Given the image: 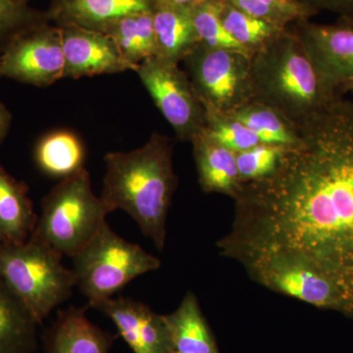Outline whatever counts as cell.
<instances>
[{
  "label": "cell",
  "instance_id": "obj_11",
  "mask_svg": "<svg viewBox=\"0 0 353 353\" xmlns=\"http://www.w3.org/2000/svg\"><path fill=\"white\" fill-rule=\"evenodd\" d=\"M290 27L334 87L340 90L341 85L353 81V20L340 17L329 25L301 20Z\"/></svg>",
  "mask_w": 353,
  "mask_h": 353
},
{
  "label": "cell",
  "instance_id": "obj_22",
  "mask_svg": "<svg viewBox=\"0 0 353 353\" xmlns=\"http://www.w3.org/2000/svg\"><path fill=\"white\" fill-rule=\"evenodd\" d=\"M228 115L240 121L265 145L294 148L301 141L299 126L278 109L262 102H248Z\"/></svg>",
  "mask_w": 353,
  "mask_h": 353
},
{
  "label": "cell",
  "instance_id": "obj_29",
  "mask_svg": "<svg viewBox=\"0 0 353 353\" xmlns=\"http://www.w3.org/2000/svg\"><path fill=\"white\" fill-rule=\"evenodd\" d=\"M41 22L43 16L28 0H0V53L14 37Z\"/></svg>",
  "mask_w": 353,
  "mask_h": 353
},
{
  "label": "cell",
  "instance_id": "obj_32",
  "mask_svg": "<svg viewBox=\"0 0 353 353\" xmlns=\"http://www.w3.org/2000/svg\"><path fill=\"white\" fill-rule=\"evenodd\" d=\"M171 3L175 6L185 7V8H192V7L197 6L204 0H168Z\"/></svg>",
  "mask_w": 353,
  "mask_h": 353
},
{
  "label": "cell",
  "instance_id": "obj_34",
  "mask_svg": "<svg viewBox=\"0 0 353 353\" xmlns=\"http://www.w3.org/2000/svg\"><path fill=\"white\" fill-rule=\"evenodd\" d=\"M2 78V76H1V72H0V79Z\"/></svg>",
  "mask_w": 353,
  "mask_h": 353
},
{
  "label": "cell",
  "instance_id": "obj_4",
  "mask_svg": "<svg viewBox=\"0 0 353 353\" xmlns=\"http://www.w3.org/2000/svg\"><path fill=\"white\" fill-rule=\"evenodd\" d=\"M112 209L95 196L90 173L83 168L60 181L41 202L31 238L66 256H75L108 224Z\"/></svg>",
  "mask_w": 353,
  "mask_h": 353
},
{
  "label": "cell",
  "instance_id": "obj_33",
  "mask_svg": "<svg viewBox=\"0 0 353 353\" xmlns=\"http://www.w3.org/2000/svg\"><path fill=\"white\" fill-rule=\"evenodd\" d=\"M341 94H345L347 92H353V81L352 82H348L345 83V85H341L340 88Z\"/></svg>",
  "mask_w": 353,
  "mask_h": 353
},
{
  "label": "cell",
  "instance_id": "obj_23",
  "mask_svg": "<svg viewBox=\"0 0 353 353\" xmlns=\"http://www.w3.org/2000/svg\"><path fill=\"white\" fill-rule=\"evenodd\" d=\"M99 32L112 39L124 59L134 66L157 54L152 12L118 18L104 25Z\"/></svg>",
  "mask_w": 353,
  "mask_h": 353
},
{
  "label": "cell",
  "instance_id": "obj_12",
  "mask_svg": "<svg viewBox=\"0 0 353 353\" xmlns=\"http://www.w3.org/2000/svg\"><path fill=\"white\" fill-rule=\"evenodd\" d=\"M59 27L63 39L64 78L80 79L138 70L139 66L124 59L108 34L76 25Z\"/></svg>",
  "mask_w": 353,
  "mask_h": 353
},
{
  "label": "cell",
  "instance_id": "obj_20",
  "mask_svg": "<svg viewBox=\"0 0 353 353\" xmlns=\"http://www.w3.org/2000/svg\"><path fill=\"white\" fill-rule=\"evenodd\" d=\"M41 324L0 277V353H34Z\"/></svg>",
  "mask_w": 353,
  "mask_h": 353
},
{
  "label": "cell",
  "instance_id": "obj_25",
  "mask_svg": "<svg viewBox=\"0 0 353 353\" xmlns=\"http://www.w3.org/2000/svg\"><path fill=\"white\" fill-rule=\"evenodd\" d=\"M190 12L199 43L210 48L243 51L248 54L232 38L221 22L218 13V0H204L190 8Z\"/></svg>",
  "mask_w": 353,
  "mask_h": 353
},
{
  "label": "cell",
  "instance_id": "obj_13",
  "mask_svg": "<svg viewBox=\"0 0 353 353\" xmlns=\"http://www.w3.org/2000/svg\"><path fill=\"white\" fill-rule=\"evenodd\" d=\"M110 318L118 333L134 353H175L165 324L164 315L131 297H111L95 304Z\"/></svg>",
  "mask_w": 353,
  "mask_h": 353
},
{
  "label": "cell",
  "instance_id": "obj_3",
  "mask_svg": "<svg viewBox=\"0 0 353 353\" xmlns=\"http://www.w3.org/2000/svg\"><path fill=\"white\" fill-rule=\"evenodd\" d=\"M252 59L254 101L278 109L297 126L343 97L290 26Z\"/></svg>",
  "mask_w": 353,
  "mask_h": 353
},
{
  "label": "cell",
  "instance_id": "obj_30",
  "mask_svg": "<svg viewBox=\"0 0 353 353\" xmlns=\"http://www.w3.org/2000/svg\"><path fill=\"white\" fill-rule=\"evenodd\" d=\"M299 6L318 14L321 11H330L338 14L340 17L353 20V0H292Z\"/></svg>",
  "mask_w": 353,
  "mask_h": 353
},
{
  "label": "cell",
  "instance_id": "obj_31",
  "mask_svg": "<svg viewBox=\"0 0 353 353\" xmlns=\"http://www.w3.org/2000/svg\"><path fill=\"white\" fill-rule=\"evenodd\" d=\"M12 114L9 109L0 102V145L3 143L4 139L8 136L10 131L11 124H12Z\"/></svg>",
  "mask_w": 353,
  "mask_h": 353
},
{
  "label": "cell",
  "instance_id": "obj_19",
  "mask_svg": "<svg viewBox=\"0 0 353 353\" xmlns=\"http://www.w3.org/2000/svg\"><path fill=\"white\" fill-rule=\"evenodd\" d=\"M165 324L175 353H221L199 299L187 292L180 305L164 315Z\"/></svg>",
  "mask_w": 353,
  "mask_h": 353
},
{
  "label": "cell",
  "instance_id": "obj_9",
  "mask_svg": "<svg viewBox=\"0 0 353 353\" xmlns=\"http://www.w3.org/2000/svg\"><path fill=\"white\" fill-rule=\"evenodd\" d=\"M0 72L2 78L39 88L64 79L61 28L43 21L19 32L0 53Z\"/></svg>",
  "mask_w": 353,
  "mask_h": 353
},
{
  "label": "cell",
  "instance_id": "obj_1",
  "mask_svg": "<svg viewBox=\"0 0 353 353\" xmlns=\"http://www.w3.org/2000/svg\"><path fill=\"white\" fill-rule=\"evenodd\" d=\"M275 173L241 185L231 230L216 243L241 265L272 259L308 267L353 311V101L343 97L299 126Z\"/></svg>",
  "mask_w": 353,
  "mask_h": 353
},
{
  "label": "cell",
  "instance_id": "obj_2",
  "mask_svg": "<svg viewBox=\"0 0 353 353\" xmlns=\"http://www.w3.org/2000/svg\"><path fill=\"white\" fill-rule=\"evenodd\" d=\"M101 199L115 211L122 209L162 252L166 243L167 217L178 179L174 171L170 139L153 132L141 148L109 152Z\"/></svg>",
  "mask_w": 353,
  "mask_h": 353
},
{
  "label": "cell",
  "instance_id": "obj_24",
  "mask_svg": "<svg viewBox=\"0 0 353 353\" xmlns=\"http://www.w3.org/2000/svg\"><path fill=\"white\" fill-rule=\"evenodd\" d=\"M218 13L226 31L252 57L273 43L288 28L253 17L224 0H218Z\"/></svg>",
  "mask_w": 353,
  "mask_h": 353
},
{
  "label": "cell",
  "instance_id": "obj_6",
  "mask_svg": "<svg viewBox=\"0 0 353 353\" xmlns=\"http://www.w3.org/2000/svg\"><path fill=\"white\" fill-rule=\"evenodd\" d=\"M72 259L76 287L90 307L114 297L132 280L161 265L157 257L121 238L108 224Z\"/></svg>",
  "mask_w": 353,
  "mask_h": 353
},
{
  "label": "cell",
  "instance_id": "obj_14",
  "mask_svg": "<svg viewBox=\"0 0 353 353\" xmlns=\"http://www.w3.org/2000/svg\"><path fill=\"white\" fill-rule=\"evenodd\" d=\"M115 336L99 328L76 306L58 311L57 319L44 331L46 353H109Z\"/></svg>",
  "mask_w": 353,
  "mask_h": 353
},
{
  "label": "cell",
  "instance_id": "obj_8",
  "mask_svg": "<svg viewBox=\"0 0 353 353\" xmlns=\"http://www.w3.org/2000/svg\"><path fill=\"white\" fill-rule=\"evenodd\" d=\"M137 73L179 139L192 143L202 134L206 111L179 63L154 55L139 64Z\"/></svg>",
  "mask_w": 353,
  "mask_h": 353
},
{
  "label": "cell",
  "instance_id": "obj_17",
  "mask_svg": "<svg viewBox=\"0 0 353 353\" xmlns=\"http://www.w3.org/2000/svg\"><path fill=\"white\" fill-rule=\"evenodd\" d=\"M38 218L28 185L0 162V243L17 245L29 240Z\"/></svg>",
  "mask_w": 353,
  "mask_h": 353
},
{
  "label": "cell",
  "instance_id": "obj_28",
  "mask_svg": "<svg viewBox=\"0 0 353 353\" xmlns=\"http://www.w3.org/2000/svg\"><path fill=\"white\" fill-rule=\"evenodd\" d=\"M290 148L260 143L236 153L241 185L262 180L275 173Z\"/></svg>",
  "mask_w": 353,
  "mask_h": 353
},
{
  "label": "cell",
  "instance_id": "obj_27",
  "mask_svg": "<svg viewBox=\"0 0 353 353\" xmlns=\"http://www.w3.org/2000/svg\"><path fill=\"white\" fill-rule=\"evenodd\" d=\"M253 17L287 28L315 14L292 0H224Z\"/></svg>",
  "mask_w": 353,
  "mask_h": 353
},
{
  "label": "cell",
  "instance_id": "obj_10",
  "mask_svg": "<svg viewBox=\"0 0 353 353\" xmlns=\"http://www.w3.org/2000/svg\"><path fill=\"white\" fill-rule=\"evenodd\" d=\"M241 266L253 282L265 289L353 320L352 306L341 290L308 267L272 259L252 260Z\"/></svg>",
  "mask_w": 353,
  "mask_h": 353
},
{
  "label": "cell",
  "instance_id": "obj_7",
  "mask_svg": "<svg viewBox=\"0 0 353 353\" xmlns=\"http://www.w3.org/2000/svg\"><path fill=\"white\" fill-rule=\"evenodd\" d=\"M183 61L206 112L229 114L254 101L250 54L199 43Z\"/></svg>",
  "mask_w": 353,
  "mask_h": 353
},
{
  "label": "cell",
  "instance_id": "obj_5",
  "mask_svg": "<svg viewBox=\"0 0 353 353\" xmlns=\"http://www.w3.org/2000/svg\"><path fill=\"white\" fill-rule=\"evenodd\" d=\"M62 257L32 238L17 245L0 243V277L41 325L76 287L73 270Z\"/></svg>",
  "mask_w": 353,
  "mask_h": 353
},
{
  "label": "cell",
  "instance_id": "obj_16",
  "mask_svg": "<svg viewBox=\"0 0 353 353\" xmlns=\"http://www.w3.org/2000/svg\"><path fill=\"white\" fill-rule=\"evenodd\" d=\"M153 4L154 0H55L50 17L58 26L76 25L99 31L130 14L152 12Z\"/></svg>",
  "mask_w": 353,
  "mask_h": 353
},
{
  "label": "cell",
  "instance_id": "obj_15",
  "mask_svg": "<svg viewBox=\"0 0 353 353\" xmlns=\"http://www.w3.org/2000/svg\"><path fill=\"white\" fill-rule=\"evenodd\" d=\"M153 30L157 57L179 63L199 44L190 8L168 0H154Z\"/></svg>",
  "mask_w": 353,
  "mask_h": 353
},
{
  "label": "cell",
  "instance_id": "obj_18",
  "mask_svg": "<svg viewBox=\"0 0 353 353\" xmlns=\"http://www.w3.org/2000/svg\"><path fill=\"white\" fill-rule=\"evenodd\" d=\"M192 143L201 190L206 194L217 192L234 199L241 188L236 152L202 134Z\"/></svg>",
  "mask_w": 353,
  "mask_h": 353
},
{
  "label": "cell",
  "instance_id": "obj_21",
  "mask_svg": "<svg viewBox=\"0 0 353 353\" xmlns=\"http://www.w3.org/2000/svg\"><path fill=\"white\" fill-rule=\"evenodd\" d=\"M34 158L43 174L63 180L85 168L87 150L76 132L55 130L39 139Z\"/></svg>",
  "mask_w": 353,
  "mask_h": 353
},
{
  "label": "cell",
  "instance_id": "obj_26",
  "mask_svg": "<svg viewBox=\"0 0 353 353\" xmlns=\"http://www.w3.org/2000/svg\"><path fill=\"white\" fill-rule=\"evenodd\" d=\"M202 134L236 153L261 143L254 132L228 114L206 112Z\"/></svg>",
  "mask_w": 353,
  "mask_h": 353
}]
</instances>
